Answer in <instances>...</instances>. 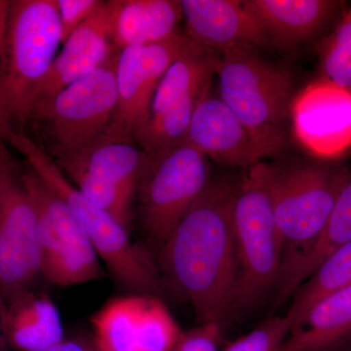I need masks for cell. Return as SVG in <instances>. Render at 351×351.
Masks as SVG:
<instances>
[{"mask_svg":"<svg viewBox=\"0 0 351 351\" xmlns=\"http://www.w3.org/2000/svg\"><path fill=\"white\" fill-rule=\"evenodd\" d=\"M237 184L210 182L162 244L161 265L191 302L200 324L235 311L239 263L232 207Z\"/></svg>","mask_w":351,"mask_h":351,"instance_id":"cell-1","label":"cell"},{"mask_svg":"<svg viewBox=\"0 0 351 351\" xmlns=\"http://www.w3.org/2000/svg\"><path fill=\"white\" fill-rule=\"evenodd\" d=\"M0 140L20 152L27 166L66 203L117 283L134 294L156 292L159 276L147 254L133 243L127 228L75 188L43 145L25 132L2 130Z\"/></svg>","mask_w":351,"mask_h":351,"instance_id":"cell-2","label":"cell"},{"mask_svg":"<svg viewBox=\"0 0 351 351\" xmlns=\"http://www.w3.org/2000/svg\"><path fill=\"white\" fill-rule=\"evenodd\" d=\"M62 43L56 0H13L0 61V131L25 132Z\"/></svg>","mask_w":351,"mask_h":351,"instance_id":"cell-3","label":"cell"},{"mask_svg":"<svg viewBox=\"0 0 351 351\" xmlns=\"http://www.w3.org/2000/svg\"><path fill=\"white\" fill-rule=\"evenodd\" d=\"M216 75L219 97L241 120L263 158L280 154L295 97L288 71L241 44L219 52Z\"/></svg>","mask_w":351,"mask_h":351,"instance_id":"cell-4","label":"cell"},{"mask_svg":"<svg viewBox=\"0 0 351 351\" xmlns=\"http://www.w3.org/2000/svg\"><path fill=\"white\" fill-rule=\"evenodd\" d=\"M232 218L239 263L235 311H241L263 299L280 282L282 274V247L270 189V164H255L237 184Z\"/></svg>","mask_w":351,"mask_h":351,"instance_id":"cell-5","label":"cell"},{"mask_svg":"<svg viewBox=\"0 0 351 351\" xmlns=\"http://www.w3.org/2000/svg\"><path fill=\"white\" fill-rule=\"evenodd\" d=\"M350 175L345 168L324 164L270 165L274 217L282 247V271L317 239Z\"/></svg>","mask_w":351,"mask_h":351,"instance_id":"cell-6","label":"cell"},{"mask_svg":"<svg viewBox=\"0 0 351 351\" xmlns=\"http://www.w3.org/2000/svg\"><path fill=\"white\" fill-rule=\"evenodd\" d=\"M119 51L91 73L64 88L34 122L45 128L47 152L55 160L86 149L114 120L119 108Z\"/></svg>","mask_w":351,"mask_h":351,"instance_id":"cell-7","label":"cell"},{"mask_svg":"<svg viewBox=\"0 0 351 351\" xmlns=\"http://www.w3.org/2000/svg\"><path fill=\"white\" fill-rule=\"evenodd\" d=\"M38 213L23 170L0 140V295L4 304L41 276Z\"/></svg>","mask_w":351,"mask_h":351,"instance_id":"cell-8","label":"cell"},{"mask_svg":"<svg viewBox=\"0 0 351 351\" xmlns=\"http://www.w3.org/2000/svg\"><path fill=\"white\" fill-rule=\"evenodd\" d=\"M210 182L207 157L188 143L149 157L136 193L147 234L162 244Z\"/></svg>","mask_w":351,"mask_h":351,"instance_id":"cell-9","label":"cell"},{"mask_svg":"<svg viewBox=\"0 0 351 351\" xmlns=\"http://www.w3.org/2000/svg\"><path fill=\"white\" fill-rule=\"evenodd\" d=\"M291 123L297 142L320 159H337L351 149V89L320 78L295 95Z\"/></svg>","mask_w":351,"mask_h":351,"instance_id":"cell-10","label":"cell"},{"mask_svg":"<svg viewBox=\"0 0 351 351\" xmlns=\"http://www.w3.org/2000/svg\"><path fill=\"white\" fill-rule=\"evenodd\" d=\"M189 40L186 34L177 32L164 40L119 51L117 64L119 108L114 121L134 138L149 119L159 82Z\"/></svg>","mask_w":351,"mask_h":351,"instance_id":"cell-11","label":"cell"},{"mask_svg":"<svg viewBox=\"0 0 351 351\" xmlns=\"http://www.w3.org/2000/svg\"><path fill=\"white\" fill-rule=\"evenodd\" d=\"M184 142L223 165L248 169L263 160L250 133L215 93L212 82L196 104Z\"/></svg>","mask_w":351,"mask_h":351,"instance_id":"cell-12","label":"cell"},{"mask_svg":"<svg viewBox=\"0 0 351 351\" xmlns=\"http://www.w3.org/2000/svg\"><path fill=\"white\" fill-rule=\"evenodd\" d=\"M119 51L113 44L112 24L106 1L64 43L39 88L31 122L47 110L54 97L71 83L98 69ZM29 122V123H31Z\"/></svg>","mask_w":351,"mask_h":351,"instance_id":"cell-13","label":"cell"},{"mask_svg":"<svg viewBox=\"0 0 351 351\" xmlns=\"http://www.w3.org/2000/svg\"><path fill=\"white\" fill-rule=\"evenodd\" d=\"M191 40L221 52L233 46H265L269 38L239 0H180Z\"/></svg>","mask_w":351,"mask_h":351,"instance_id":"cell-14","label":"cell"},{"mask_svg":"<svg viewBox=\"0 0 351 351\" xmlns=\"http://www.w3.org/2000/svg\"><path fill=\"white\" fill-rule=\"evenodd\" d=\"M134 141L133 136L113 120L107 130L86 149L56 161L68 160L82 166L135 199L149 156L138 149Z\"/></svg>","mask_w":351,"mask_h":351,"instance_id":"cell-15","label":"cell"},{"mask_svg":"<svg viewBox=\"0 0 351 351\" xmlns=\"http://www.w3.org/2000/svg\"><path fill=\"white\" fill-rule=\"evenodd\" d=\"M245 8L262 25L270 43L289 47L319 32L341 2L332 0H244Z\"/></svg>","mask_w":351,"mask_h":351,"instance_id":"cell-16","label":"cell"},{"mask_svg":"<svg viewBox=\"0 0 351 351\" xmlns=\"http://www.w3.org/2000/svg\"><path fill=\"white\" fill-rule=\"evenodd\" d=\"M106 5L119 50L170 38L184 18L179 0H108Z\"/></svg>","mask_w":351,"mask_h":351,"instance_id":"cell-17","label":"cell"},{"mask_svg":"<svg viewBox=\"0 0 351 351\" xmlns=\"http://www.w3.org/2000/svg\"><path fill=\"white\" fill-rule=\"evenodd\" d=\"M1 325L7 345L17 351H47L64 339L57 306L32 290L6 302Z\"/></svg>","mask_w":351,"mask_h":351,"instance_id":"cell-18","label":"cell"},{"mask_svg":"<svg viewBox=\"0 0 351 351\" xmlns=\"http://www.w3.org/2000/svg\"><path fill=\"white\" fill-rule=\"evenodd\" d=\"M351 341V285L314 304L291 327L281 351H334Z\"/></svg>","mask_w":351,"mask_h":351,"instance_id":"cell-19","label":"cell"},{"mask_svg":"<svg viewBox=\"0 0 351 351\" xmlns=\"http://www.w3.org/2000/svg\"><path fill=\"white\" fill-rule=\"evenodd\" d=\"M218 60L219 52L189 39L159 82L149 119L199 97L216 75Z\"/></svg>","mask_w":351,"mask_h":351,"instance_id":"cell-20","label":"cell"},{"mask_svg":"<svg viewBox=\"0 0 351 351\" xmlns=\"http://www.w3.org/2000/svg\"><path fill=\"white\" fill-rule=\"evenodd\" d=\"M351 241V176L339 191L326 225L311 248L281 274L280 299L293 294L331 254Z\"/></svg>","mask_w":351,"mask_h":351,"instance_id":"cell-21","label":"cell"},{"mask_svg":"<svg viewBox=\"0 0 351 351\" xmlns=\"http://www.w3.org/2000/svg\"><path fill=\"white\" fill-rule=\"evenodd\" d=\"M143 295L117 298L101 307L93 318L95 351H137L138 316Z\"/></svg>","mask_w":351,"mask_h":351,"instance_id":"cell-22","label":"cell"},{"mask_svg":"<svg viewBox=\"0 0 351 351\" xmlns=\"http://www.w3.org/2000/svg\"><path fill=\"white\" fill-rule=\"evenodd\" d=\"M351 285V241L335 251L295 291L287 315L291 327L328 295Z\"/></svg>","mask_w":351,"mask_h":351,"instance_id":"cell-23","label":"cell"},{"mask_svg":"<svg viewBox=\"0 0 351 351\" xmlns=\"http://www.w3.org/2000/svg\"><path fill=\"white\" fill-rule=\"evenodd\" d=\"M56 163L83 195L130 230L135 200L133 197L82 166L68 160H58Z\"/></svg>","mask_w":351,"mask_h":351,"instance_id":"cell-24","label":"cell"},{"mask_svg":"<svg viewBox=\"0 0 351 351\" xmlns=\"http://www.w3.org/2000/svg\"><path fill=\"white\" fill-rule=\"evenodd\" d=\"M182 332L162 302L151 295H143L138 322L137 351H172Z\"/></svg>","mask_w":351,"mask_h":351,"instance_id":"cell-25","label":"cell"},{"mask_svg":"<svg viewBox=\"0 0 351 351\" xmlns=\"http://www.w3.org/2000/svg\"><path fill=\"white\" fill-rule=\"evenodd\" d=\"M321 78L351 89V8L321 44Z\"/></svg>","mask_w":351,"mask_h":351,"instance_id":"cell-26","label":"cell"},{"mask_svg":"<svg viewBox=\"0 0 351 351\" xmlns=\"http://www.w3.org/2000/svg\"><path fill=\"white\" fill-rule=\"evenodd\" d=\"M290 329L286 316L270 317L248 334L235 339L223 351H281Z\"/></svg>","mask_w":351,"mask_h":351,"instance_id":"cell-27","label":"cell"},{"mask_svg":"<svg viewBox=\"0 0 351 351\" xmlns=\"http://www.w3.org/2000/svg\"><path fill=\"white\" fill-rule=\"evenodd\" d=\"M62 43L103 4V0H56Z\"/></svg>","mask_w":351,"mask_h":351,"instance_id":"cell-28","label":"cell"},{"mask_svg":"<svg viewBox=\"0 0 351 351\" xmlns=\"http://www.w3.org/2000/svg\"><path fill=\"white\" fill-rule=\"evenodd\" d=\"M221 341L219 323H204L182 332L172 351H219Z\"/></svg>","mask_w":351,"mask_h":351,"instance_id":"cell-29","label":"cell"},{"mask_svg":"<svg viewBox=\"0 0 351 351\" xmlns=\"http://www.w3.org/2000/svg\"><path fill=\"white\" fill-rule=\"evenodd\" d=\"M9 7H10V1H8V0H0V61H1L4 43H5Z\"/></svg>","mask_w":351,"mask_h":351,"instance_id":"cell-30","label":"cell"},{"mask_svg":"<svg viewBox=\"0 0 351 351\" xmlns=\"http://www.w3.org/2000/svg\"><path fill=\"white\" fill-rule=\"evenodd\" d=\"M47 351H90L87 341L64 339L58 345L52 346Z\"/></svg>","mask_w":351,"mask_h":351,"instance_id":"cell-31","label":"cell"},{"mask_svg":"<svg viewBox=\"0 0 351 351\" xmlns=\"http://www.w3.org/2000/svg\"><path fill=\"white\" fill-rule=\"evenodd\" d=\"M1 319H2V311H1V308H0V350H1L2 346H3L4 343H6L5 339H4V336H3V331H2Z\"/></svg>","mask_w":351,"mask_h":351,"instance_id":"cell-32","label":"cell"},{"mask_svg":"<svg viewBox=\"0 0 351 351\" xmlns=\"http://www.w3.org/2000/svg\"><path fill=\"white\" fill-rule=\"evenodd\" d=\"M0 308H1L2 313H4L5 311V304H4L3 300H2L1 295H0Z\"/></svg>","mask_w":351,"mask_h":351,"instance_id":"cell-33","label":"cell"},{"mask_svg":"<svg viewBox=\"0 0 351 351\" xmlns=\"http://www.w3.org/2000/svg\"><path fill=\"white\" fill-rule=\"evenodd\" d=\"M334 351H351V348H343V350H334Z\"/></svg>","mask_w":351,"mask_h":351,"instance_id":"cell-34","label":"cell"},{"mask_svg":"<svg viewBox=\"0 0 351 351\" xmlns=\"http://www.w3.org/2000/svg\"><path fill=\"white\" fill-rule=\"evenodd\" d=\"M88 346H89V350L90 351H95L94 348H92L91 343H90V341H87Z\"/></svg>","mask_w":351,"mask_h":351,"instance_id":"cell-35","label":"cell"}]
</instances>
